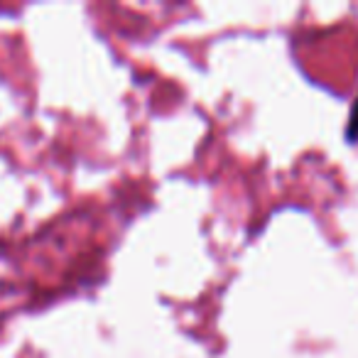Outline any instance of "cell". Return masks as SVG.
I'll use <instances>...</instances> for the list:
<instances>
[{
	"instance_id": "obj_1",
	"label": "cell",
	"mask_w": 358,
	"mask_h": 358,
	"mask_svg": "<svg viewBox=\"0 0 358 358\" xmlns=\"http://www.w3.org/2000/svg\"><path fill=\"white\" fill-rule=\"evenodd\" d=\"M346 138L348 140H358V99L351 108V118H348V128H346Z\"/></svg>"
}]
</instances>
